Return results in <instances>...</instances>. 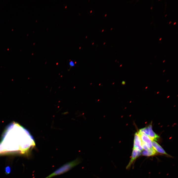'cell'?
I'll list each match as a JSON object with an SVG mask.
<instances>
[{"mask_svg": "<svg viewBox=\"0 0 178 178\" xmlns=\"http://www.w3.org/2000/svg\"><path fill=\"white\" fill-rule=\"evenodd\" d=\"M168 81H169V80H168L167 81V82H168Z\"/></svg>", "mask_w": 178, "mask_h": 178, "instance_id": "17", "label": "cell"}, {"mask_svg": "<svg viewBox=\"0 0 178 178\" xmlns=\"http://www.w3.org/2000/svg\"><path fill=\"white\" fill-rule=\"evenodd\" d=\"M147 87H146L145 88V89H147Z\"/></svg>", "mask_w": 178, "mask_h": 178, "instance_id": "14", "label": "cell"}, {"mask_svg": "<svg viewBox=\"0 0 178 178\" xmlns=\"http://www.w3.org/2000/svg\"><path fill=\"white\" fill-rule=\"evenodd\" d=\"M141 141L137 132L134 134L133 148L137 149L141 151L143 150L141 145Z\"/></svg>", "mask_w": 178, "mask_h": 178, "instance_id": "5", "label": "cell"}, {"mask_svg": "<svg viewBox=\"0 0 178 178\" xmlns=\"http://www.w3.org/2000/svg\"><path fill=\"white\" fill-rule=\"evenodd\" d=\"M5 172L6 174H9L11 171V169L9 166L6 167L5 169Z\"/></svg>", "mask_w": 178, "mask_h": 178, "instance_id": "10", "label": "cell"}, {"mask_svg": "<svg viewBox=\"0 0 178 178\" xmlns=\"http://www.w3.org/2000/svg\"><path fill=\"white\" fill-rule=\"evenodd\" d=\"M165 70H164L163 71V72H164L165 71Z\"/></svg>", "mask_w": 178, "mask_h": 178, "instance_id": "16", "label": "cell"}, {"mask_svg": "<svg viewBox=\"0 0 178 178\" xmlns=\"http://www.w3.org/2000/svg\"><path fill=\"white\" fill-rule=\"evenodd\" d=\"M159 91H158V92L157 93H157V94H158V93H159Z\"/></svg>", "mask_w": 178, "mask_h": 178, "instance_id": "13", "label": "cell"}, {"mask_svg": "<svg viewBox=\"0 0 178 178\" xmlns=\"http://www.w3.org/2000/svg\"><path fill=\"white\" fill-rule=\"evenodd\" d=\"M138 132L145 134L148 136L149 134V130L148 127L140 129Z\"/></svg>", "mask_w": 178, "mask_h": 178, "instance_id": "9", "label": "cell"}, {"mask_svg": "<svg viewBox=\"0 0 178 178\" xmlns=\"http://www.w3.org/2000/svg\"><path fill=\"white\" fill-rule=\"evenodd\" d=\"M152 147L153 149L157 152L159 153L168 156L163 148L157 142L154 141H152Z\"/></svg>", "mask_w": 178, "mask_h": 178, "instance_id": "6", "label": "cell"}, {"mask_svg": "<svg viewBox=\"0 0 178 178\" xmlns=\"http://www.w3.org/2000/svg\"><path fill=\"white\" fill-rule=\"evenodd\" d=\"M165 60H164V61H163V63H164V62H165Z\"/></svg>", "mask_w": 178, "mask_h": 178, "instance_id": "15", "label": "cell"}, {"mask_svg": "<svg viewBox=\"0 0 178 178\" xmlns=\"http://www.w3.org/2000/svg\"><path fill=\"white\" fill-rule=\"evenodd\" d=\"M148 127L149 130V134L148 136H149L152 141H157L159 137L153 130L152 124L150 125Z\"/></svg>", "mask_w": 178, "mask_h": 178, "instance_id": "7", "label": "cell"}, {"mask_svg": "<svg viewBox=\"0 0 178 178\" xmlns=\"http://www.w3.org/2000/svg\"><path fill=\"white\" fill-rule=\"evenodd\" d=\"M141 154V151L135 148H133V150L129 162L126 167L127 169H129L134 161Z\"/></svg>", "mask_w": 178, "mask_h": 178, "instance_id": "3", "label": "cell"}, {"mask_svg": "<svg viewBox=\"0 0 178 178\" xmlns=\"http://www.w3.org/2000/svg\"><path fill=\"white\" fill-rule=\"evenodd\" d=\"M69 65L70 67H72L75 66V63L73 61L71 60L69 61Z\"/></svg>", "mask_w": 178, "mask_h": 178, "instance_id": "11", "label": "cell"}, {"mask_svg": "<svg viewBox=\"0 0 178 178\" xmlns=\"http://www.w3.org/2000/svg\"><path fill=\"white\" fill-rule=\"evenodd\" d=\"M141 138V141L143 142L149 149L153 148L152 140L147 135L138 132L137 133Z\"/></svg>", "mask_w": 178, "mask_h": 178, "instance_id": "4", "label": "cell"}, {"mask_svg": "<svg viewBox=\"0 0 178 178\" xmlns=\"http://www.w3.org/2000/svg\"><path fill=\"white\" fill-rule=\"evenodd\" d=\"M156 153L157 152L153 148H152L147 150H143L141 154L143 156H150L155 155Z\"/></svg>", "mask_w": 178, "mask_h": 178, "instance_id": "8", "label": "cell"}, {"mask_svg": "<svg viewBox=\"0 0 178 178\" xmlns=\"http://www.w3.org/2000/svg\"><path fill=\"white\" fill-rule=\"evenodd\" d=\"M81 162L80 159L79 158H77L74 160L63 165L50 175L44 178H51L53 177L64 174L78 165Z\"/></svg>", "mask_w": 178, "mask_h": 178, "instance_id": "2", "label": "cell"}, {"mask_svg": "<svg viewBox=\"0 0 178 178\" xmlns=\"http://www.w3.org/2000/svg\"><path fill=\"white\" fill-rule=\"evenodd\" d=\"M125 81H122V85H124L125 84Z\"/></svg>", "mask_w": 178, "mask_h": 178, "instance_id": "12", "label": "cell"}, {"mask_svg": "<svg viewBox=\"0 0 178 178\" xmlns=\"http://www.w3.org/2000/svg\"><path fill=\"white\" fill-rule=\"evenodd\" d=\"M35 145L29 132L16 123L8 126L0 143V153L20 151L22 153L27 152Z\"/></svg>", "mask_w": 178, "mask_h": 178, "instance_id": "1", "label": "cell"}]
</instances>
